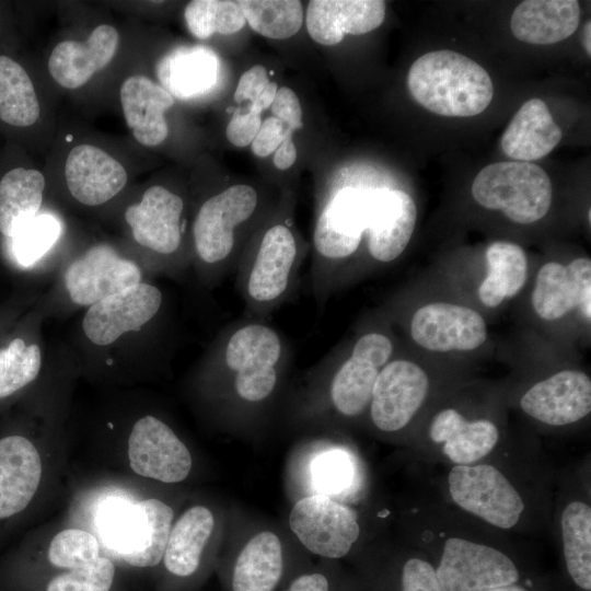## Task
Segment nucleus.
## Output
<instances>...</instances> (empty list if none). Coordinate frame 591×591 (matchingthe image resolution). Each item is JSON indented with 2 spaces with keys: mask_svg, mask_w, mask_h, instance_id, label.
Listing matches in <instances>:
<instances>
[{
  "mask_svg": "<svg viewBox=\"0 0 591 591\" xmlns=\"http://www.w3.org/2000/svg\"><path fill=\"white\" fill-rule=\"evenodd\" d=\"M127 456L135 474L167 484L184 480L193 464L187 447L170 426L152 415L132 425Z\"/></svg>",
  "mask_w": 591,
  "mask_h": 591,
  "instance_id": "13",
  "label": "nucleus"
},
{
  "mask_svg": "<svg viewBox=\"0 0 591 591\" xmlns=\"http://www.w3.org/2000/svg\"><path fill=\"white\" fill-rule=\"evenodd\" d=\"M472 195L482 207L500 210L517 223L541 220L552 205V183L546 172L531 162H496L473 181Z\"/></svg>",
  "mask_w": 591,
  "mask_h": 591,
  "instance_id": "7",
  "label": "nucleus"
},
{
  "mask_svg": "<svg viewBox=\"0 0 591 591\" xmlns=\"http://www.w3.org/2000/svg\"><path fill=\"white\" fill-rule=\"evenodd\" d=\"M219 70L217 55L202 46L170 50L157 65L160 85L181 100L208 92L217 83Z\"/></svg>",
  "mask_w": 591,
  "mask_h": 591,
  "instance_id": "29",
  "label": "nucleus"
},
{
  "mask_svg": "<svg viewBox=\"0 0 591 591\" xmlns=\"http://www.w3.org/2000/svg\"><path fill=\"white\" fill-rule=\"evenodd\" d=\"M486 460L452 465L447 477L448 495L462 511L493 528L510 531L524 519L525 497L506 472Z\"/></svg>",
  "mask_w": 591,
  "mask_h": 591,
  "instance_id": "6",
  "label": "nucleus"
},
{
  "mask_svg": "<svg viewBox=\"0 0 591 591\" xmlns=\"http://www.w3.org/2000/svg\"><path fill=\"white\" fill-rule=\"evenodd\" d=\"M173 518L172 508L157 498L117 506L103 519L104 538L125 564L154 567L163 559Z\"/></svg>",
  "mask_w": 591,
  "mask_h": 591,
  "instance_id": "8",
  "label": "nucleus"
},
{
  "mask_svg": "<svg viewBox=\"0 0 591 591\" xmlns=\"http://www.w3.org/2000/svg\"><path fill=\"white\" fill-rule=\"evenodd\" d=\"M273 116L280 119L291 131L303 127L302 107L296 92L288 88H278L276 96L270 105Z\"/></svg>",
  "mask_w": 591,
  "mask_h": 591,
  "instance_id": "47",
  "label": "nucleus"
},
{
  "mask_svg": "<svg viewBox=\"0 0 591 591\" xmlns=\"http://www.w3.org/2000/svg\"><path fill=\"white\" fill-rule=\"evenodd\" d=\"M563 132L544 101L531 99L518 109L506 128L503 153L521 162L544 158L559 143Z\"/></svg>",
  "mask_w": 591,
  "mask_h": 591,
  "instance_id": "27",
  "label": "nucleus"
},
{
  "mask_svg": "<svg viewBox=\"0 0 591 591\" xmlns=\"http://www.w3.org/2000/svg\"><path fill=\"white\" fill-rule=\"evenodd\" d=\"M393 351L391 338L376 331L367 332L355 340L329 383V398L339 414L356 417L369 407L375 380Z\"/></svg>",
  "mask_w": 591,
  "mask_h": 591,
  "instance_id": "10",
  "label": "nucleus"
},
{
  "mask_svg": "<svg viewBox=\"0 0 591 591\" xmlns=\"http://www.w3.org/2000/svg\"><path fill=\"white\" fill-rule=\"evenodd\" d=\"M118 46V31L109 24H100L84 42L57 44L48 59L49 73L60 86L78 89L112 61Z\"/></svg>",
  "mask_w": 591,
  "mask_h": 591,
  "instance_id": "25",
  "label": "nucleus"
},
{
  "mask_svg": "<svg viewBox=\"0 0 591 591\" xmlns=\"http://www.w3.org/2000/svg\"><path fill=\"white\" fill-rule=\"evenodd\" d=\"M45 188L38 170L14 167L0 179V234L14 240L37 216Z\"/></svg>",
  "mask_w": 591,
  "mask_h": 591,
  "instance_id": "30",
  "label": "nucleus"
},
{
  "mask_svg": "<svg viewBox=\"0 0 591 591\" xmlns=\"http://www.w3.org/2000/svg\"><path fill=\"white\" fill-rule=\"evenodd\" d=\"M119 97L125 121L139 143L155 147L166 139L165 112L175 99L163 86L148 77L130 76L123 82Z\"/></svg>",
  "mask_w": 591,
  "mask_h": 591,
  "instance_id": "26",
  "label": "nucleus"
},
{
  "mask_svg": "<svg viewBox=\"0 0 591 591\" xmlns=\"http://www.w3.org/2000/svg\"><path fill=\"white\" fill-rule=\"evenodd\" d=\"M213 528L215 518L207 507L188 508L172 525L162 559L166 570L176 577L195 573Z\"/></svg>",
  "mask_w": 591,
  "mask_h": 591,
  "instance_id": "31",
  "label": "nucleus"
},
{
  "mask_svg": "<svg viewBox=\"0 0 591 591\" xmlns=\"http://www.w3.org/2000/svg\"><path fill=\"white\" fill-rule=\"evenodd\" d=\"M39 117V103L25 69L0 55V119L14 127H28Z\"/></svg>",
  "mask_w": 591,
  "mask_h": 591,
  "instance_id": "35",
  "label": "nucleus"
},
{
  "mask_svg": "<svg viewBox=\"0 0 591 591\" xmlns=\"http://www.w3.org/2000/svg\"><path fill=\"white\" fill-rule=\"evenodd\" d=\"M260 125V113L251 108L246 112L236 111L225 127V137L235 147H247L256 137Z\"/></svg>",
  "mask_w": 591,
  "mask_h": 591,
  "instance_id": "46",
  "label": "nucleus"
},
{
  "mask_svg": "<svg viewBox=\"0 0 591 591\" xmlns=\"http://www.w3.org/2000/svg\"><path fill=\"white\" fill-rule=\"evenodd\" d=\"M416 219L417 208L407 193L373 188L366 232L370 256L380 263L396 259L412 239Z\"/></svg>",
  "mask_w": 591,
  "mask_h": 591,
  "instance_id": "19",
  "label": "nucleus"
},
{
  "mask_svg": "<svg viewBox=\"0 0 591 591\" xmlns=\"http://www.w3.org/2000/svg\"><path fill=\"white\" fill-rule=\"evenodd\" d=\"M381 0H312L305 12V26L317 44L334 46L346 34L363 35L378 28L385 18Z\"/></svg>",
  "mask_w": 591,
  "mask_h": 591,
  "instance_id": "24",
  "label": "nucleus"
},
{
  "mask_svg": "<svg viewBox=\"0 0 591 591\" xmlns=\"http://www.w3.org/2000/svg\"><path fill=\"white\" fill-rule=\"evenodd\" d=\"M116 573L114 561L107 556L55 575L45 591H111Z\"/></svg>",
  "mask_w": 591,
  "mask_h": 591,
  "instance_id": "40",
  "label": "nucleus"
},
{
  "mask_svg": "<svg viewBox=\"0 0 591 591\" xmlns=\"http://www.w3.org/2000/svg\"><path fill=\"white\" fill-rule=\"evenodd\" d=\"M277 90L278 84L270 81L266 68L255 65L241 74L233 99L236 103L250 101L248 108L262 114L270 107Z\"/></svg>",
  "mask_w": 591,
  "mask_h": 591,
  "instance_id": "43",
  "label": "nucleus"
},
{
  "mask_svg": "<svg viewBox=\"0 0 591 591\" xmlns=\"http://www.w3.org/2000/svg\"><path fill=\"white\" fill-rule=\"evenodd\" d=\"M352 464L341 451H328L318 455L312 465L314 485L321 495H337L346 490L352 479Z\"/></svg>",
  "mask_w": 591,
  "mask_h": 591,
  "instance_id": "42",
  "label": "nucleus"
},
{
  "mask_svg": "<svg viewBox=\"0 0 591 591\" xmlns=\"http://www.w3.org/2000/svg\"><path fill=\"white\" fill-rule=\"evenodd\" d=\"M292 137H287L274 152V164L278 170L286 171L290 169L297 160V147Z\"/></svg>",
  "mask_w": 591,
  "mask_h": 591,
  "instance_id": "49",
  "label": "nucleus"
},
{
  "mask_svg": "<svg viewBox=\"0 0 591 591\" xmlns=\"http://www.w3.org/2000/svg\"><path fill=\"white\" fill-rule=\"evenodd\" d=\"M434 570L442 591H484L519 579L518 567L506 553L462 536L443 541Z\"/></svg>",
  "mask_w": 591,
  "mask_h": 591,
  "instance_id": "9",
  "label": "nucleus"
},
{
  "mask_svg": "<svg viewBox=\"0 0 591 591\" xmlns=\"http://www.w3.org/2000/svg\"><path fill=\"white\" fill-rule=\"evenodd\" d=\"M163 302L161 290L141 281L88 308L82 329L96 346H108L123 335L139 331L159 313Z\"/></svg>",
  "mask_w": 591,
  "mask_h": 591,
  "instance_id": "14",
  "label": "nucleus"
},
{
  "mask_svg": "<svg viewBox=\"0 0 591 591\" xmlns=\"http://www.w3.org/2000/svg\"><path fill=\"white\" fill-rule=\"evenodd\" d=\"M246 23L257 34L287 39L303 25L304 12L298 0H240Z\"/></svg>",
  "mask_w": 591,
  "mask_h": 591,
  "instance_id": "37",
  "label": "nucleus"
},
{
  "mask_svg": "<svg viewBox=\"0 0 591 591\" xmlns=\"http://www.w3.org/2000/svg\"><path fill=\"white\" fill-rule=\"evenodd\" d=\"M184 200L174 192L154 185L125 211L134 240L143 248L170 258L183 244Z\"/></svg>",
  "mask_w": 591,
  "mask_h": 591,
  "instance_id": "16",
  "label": "nucleus"
},
{
  "mask_svg": "<svg viewBox=\"0 0 591 591\" xmlns=\"http://www.w3.org/2000/svg\"><path fill=\"white\" fill-rule=\"evenodd\" d=\"M591 23L590 21H588L584 26H583V32H582V42H583V47L587 51V54L590 56L591 55V45H590V34H591Z\"/></svg>",
  "mask_w": 591,
  "mask_h": 591,
  "instance_id": "50",
  "label": "nucleus"
},
{
  "mask_svg": "<svg viewBox=\"0 0 591 591\" xmlns=\"http://www.w3.org/2000/svg\"><path fill=\"white\" fill-rule=\"evenodd\" d=\"M532 305L545 321H555L579 306L586 320L591 318V260L576 258L569 265L544 264L535 279Z\"/></svg>",
  "mask_w": 591,
  "mask_h": 591,
  "instance_id": "20",
  "label": "nucleus"
},
{
  "mask_svg": "<svg viewBox=\"0 0 591 591\" xmlns=\"http://www.w3.org/2000/svg\"><path fill=\"white\" fill-rule=\"evenodd\" d=\"M402 591H442L434 567L421 557L408 558L402 568Z\"/></svg>",
  "mask_w": 591,
  "mask_h": 591,
  "instance_id": "44",
  "label": "nucleus"
},
{
  "mask_svg": "<svg viewBox=\"0 0 591 591\" xmlns=\"http://www.w3.org/2000/svg\"><path fill=\"white\" fill-rule=\"evenodd\" d=\"M407 85L421 106L448 117L478 115L494 96L487 71L473 59L447 49L416 59L409 68Z\"/></svg>",
  "mask_w": 591,
  "mask_h": 591,
  "instance_id": "1",
  "label": "nucleus"
},
{
  "mask_svg": "<svg viewBox=\"0 0 591 591\" xmlns=\"http://www.w3.org/2000/svg\"><path fill=\"white\" fill-rule=\"evenodd\" d=\"M100 556L99 538L80 528H66L56 533L46 551L47 561L62 570L84 566Z\"/></svg>",
  "mask_w": 591,
  "mask_h": 591,
  "instance_id": "39",
  "label": "nucleus"
},
{
  "mask_svg": "<svg viewBox=\"0 0 591 591\" xmlns=\"http://www.w3.org/2000/svg\"><path fill=\"white\" fill-rule=\"evenodd\" d=\"M211 358L213 366L231 381L234 394L255 404L275 391L288 355L281 335L262 322H242L220 339Z\"/></svg>",
  "mask_w": 591,
  "mask_h": 591,
  "instance_id": "2",
  "label": "nucleus"
},
{
  "mask_svg": "<svg viewBox=\"0 0 591 591\" xmlns=\"http://www.w3.org/2000/svg\"><path fill=\"white\" fill-rule=\"evenodd\" d=\"M58 232V222L53 217L37 215L13 240L14 256L21 264L30 265L50 247Z\"/></svg>",
  "mask_w": 591,
  "mask_h": 591,
  "instance_id": "41",
  "label": "nucleus"
},
{
  "mask_svg": "<svg viewBox=\"0 0 591 591\" xmlns=\"http://www.w3.org/2000/svg\"><path fill=\"white\" fill-rule=\"evenodd\" d=\"M428 437L452 465H472L486 460L494 452L500 432L490 419H468L457 409L448 407L433 416Z\"/></svg>",
  "mask_w": 591,
  "mask_h": 591,
  "instance_id": "21",
  "label": "nucleus"
},
{
  "mask_svg": "<svg viewBox=\"0 0 591 591\" xmlns=\"http://www.w3.org/2000/svg\"><path fill=\"white\" fill-rule=\"evenodd\" d=\"M429 378L415 362L390 360L380 371L369 404L373 425L397 432L409 425L429 393Z\"/></svg>",
  "mask_w": 591,
  "mask_h": 591,
  "instance_id": "12",
  "label": "nucleus"
},
{
  "mask_svg": "<svg viewBox=\"0 0 591 591\" xmlns=\"http://www.w3.org/2000/svg\"><path fill=\"white\" fill-rule=\"evenodd\" d=\"M371 193L372 189L343 188L326 200L317 215L312 283L320 302L329 288L334 264L349 258L360 246L367 232Z\"/></svg>",
  "mask_w": 591,
  "mask_h": 591,
  "instance_id": "5",
  "label": "nucleus"
},
{
  "mask_svg": "<svg viewBox=\"0 0 591 591\" xmlns=\"http://www.w3.org/2000/svg\"><path fill=\"white\" fill-rule=\"evenodd\" d=\"M259 197L253 186L236 184L206 199L192 228L193 245L201 270L217 279L237 265L240 231L254 218Z\"/></svg>",
  "mask_w": 591,
  "mask_h": 591,
  "instance_id": "4",
  "label": "nucleus"
},
{
  "mask_svg": "<svg viewBox=\"0 0 591 591\" xmlns=\"http://www.w3.org/2000/svg\"><path fill=\"white\" fill-rule=\"evenodd\" d=\"M410 336L420 347L438 352L470 351L487 338L484 318L473 309L434 302L418 309L410 321Z\"/></svg>",
  "mask_w": 591,
  "mask_h": 591,
  "instance_id": "17",
  "label": "nucleus"
},
{
  "mask_svg": "<svg viewBox=\"0 0 591 591\" xmlns=\"http://www.w3.org/2000/svg\"><path fill=\"white\" fill-rule=\"evenodd\" d=\"M279 538L271 532L252 537L239 554L232 575V591H273L282 575Z\"/></svg>",
  "mask_w": 591,
  "mask_h": 591,
  "instance_id": "33",
  "label": "nucleus"
},
{
  "mask_svg": "<svg viewBox=\"0 0 591 591\" xmlns=\"http://www.w3.org/2000/svg\"><path fill=\"white\" fill-rule=\"evenodd\" d=\"M580 22L576 0H528L514 9L510 28L521 42L549 45L572 35Z\"/></svg>",
  "mask_w": 591,
  "mask_h": 591,
  "instance_id": "28",
  "label": "nucleus"
},
{
  "mask_svg": "<svg viewBox=\"0 0 591 591\" xmlns=\"http://www.w3.org/2000/svg\"><path fill=\"white\" fill-rule=\"evenodd\" d=\"M40 346L23 334H13L0 344V402L33 383L42 369Z\"/></svg>",
  "mask_w": 591,
  "mask_h": 591,
  "instance_id": "36",
  "label": "nucleus"
},
{
  "mask_svg": "<svg viewBox=\"0 0 591 591\" xmlns=\"http://www.w3.org/2000/svg\"><path fill=\"white\" fill-rule=\"evenodd\" d=\"M484 591H528V590L517 583H513L510 586L498 587V588L488 589Z\"/></svg>",
  "mask_w": 591,
  "mask_h": 591,
  "instance_id": "51",
  "label": "nucleus"
},
{
  "mask_svg": "<svg viewBox=\"0 0 591 591\" xmlns=\"http://www.w3.org/2000/svg\"><path fill=\"white\" fill-rule=\"evenodd\" d=\"M291 131L280 119L269 116L262 120L259 130L251 143L252 152L258 158L274 153Z\"/></svg>",
  "mask_w": 591,
  "mask_h": 591,
  "instance_id": "45",
  "label": "nucleus"
},
{
  "mask_svg": "<svg viewBox=\"0 0 591 591\" xmlns=\"http://www.w3.org/2000/svg\"><path fill=\"white\" fill-rule=\"evenodd\" d=\"M184 19L190 34L198 39L213 34L231 35L246 24L239 1L194 0L184 10Z\"/></svg>",
  "mask_w": 591,
  "mask_h": 591,
  "instance_id": "38",
  "label": "nucleus"
},
{
  "mask_svg": "<svg viewBox=\"0 0 591 591\" xmlns=\"http://www.w3.org/2000/svg\"><path fill=\"white\" fill-rule=\"evenodd\" d=\"M286 591H329V583L322 573H305L294 579Z\"/></svg>",
  "mask_w": 591,
  "mask_h": 591,
  "instance_id": "48",
  "label": "nucleus"
},
{
  "mask_svg": "<svg viewBox=\"0 0 591 591\" xmlns=\"http://www.w3.org/2000/svg\"><path fill=\"white\" fill-rule=\"evenodd\" d=\"M289 525L310 552L332 559L348 554L360 534L357 513L321 494L300 499L290 512Z\"/></svg>",
  "mask_w": 591,
  "mask_h": 591,
  "instance_id": "11",
  "label": "nucleus"
},
{
  "mask_svg": "<svg viewBox=\"0 0 591 591\" xmlns=\"http://www.w3.org/2000/svg\"><path fill=\"white\" fill-rule=\"evenodd\" d=\"M563 557L573 583L591 590V506L589 497H570L559 513Z\"/></svg>",
  "mask_w": 591,
  "mask_h": 591,
  "instance_id": "32",
  "label": "nucleus"
},
{
  "mask_svg": "<svg viewBox=\"0 0 591 591\" xmlns=\"http://www.w3.org/2000/svg\"><path fill=\"white\" fill-rule=\"evenodd\" d=\"M520 407L546 426L576 424L591 412V380L582 371H559L526 390L520 398Z\"/></svg>",
  "mask_w": 591,
  "mask_h": 591,
  "instance_id": "18",
  "label": "nucleus"
},
{
  "mask_svg": "<svg viewBox=\"0 0 591 591\" xmlns=\"http://www.w3.org/2000/svg\"><path fill=\"white\" fill-rule=\"evenodd\" d=\"M2 340H3V339L0 338V344H1Z\"/></svg>",
  "mask_w": 591,
  "mask_h": 591,
  "instance_id": "52",
  "label": "nucleus"
},
{
  "mask_svg": "<svg viewBox=\"0 0 591 591\" xmlns=\"http://www.w3.org/2000/svg\"><path fill=\"white\" fill-rule=\"evenodd\" d=\"M488 275L479 286L480 301L488 308L519 293L528 276L524 250L511 242L497 241L486 251Z\"/></svg>",
  "mask_w": 591,
  "mask_h": 591,
  "instance_id": "34",
  "label": "nucleus"
},
{
  "mask_svg": "<svg viewBox=\"0 0 591 591\" xmlns=\"http://www.w3.org/2000/svg\"><path fill=\"white\" fill-rule=\"evenodd\" d=\"M65 177L72 197L85 206L105 204L127 183V172L119 161L103 149L86 143L70 150Z\"/></svg>",
  "mask_w": 591,
  "mask_h": 591,
  "instance_id": "23",
  "label": "nucleus"
},
{
  "mask_svg": "<svg viewBox=\"0 0 591 591\" xmlns=\"http://www.w3.org/2000/svg\"><path fill=\"white\" fill-rule=\"evenodd\" d=\"M43 477L42 455L34 442L19 433L0 438V520L22 512Z\"/></svg>",
  "mask_w": 591,
  "mask_h": 591,
  "instance_id": "22",
  "label": "nucleus"
},
{
  "mask_svg": "<svg viewBox=\"0 0 591 591\" xmlns=\"http://www.w3.org/2000/svg\"><path fill=\"white\" fill-rule=\"evenodd\" d=\"M301 258L296 234L283 222L267 227L240 256L237 286L253 313H268L287 299L296 286Z\"/></svg>",
  "mask_w": 591,
  "mask_h": 591,
  "instance_id": "3",
  "label": "nucleus"
},
{
  "mask_svg": "<svg viewBox=\"0 0 591 591\" xmlns=\"http://www.w3.org/2000/svg\"><path fill=\"white\" fill-rule=\"evenodd\" d=\"M141 281L140 267L105 244L92 246L72 260L63 275L71 302L88 308Z\"/></svg>",
  "mask_w": 591,
  "mask_h": 591,
  "instance_id": "15",
  "label": "nucleus"
}]
</instances>
